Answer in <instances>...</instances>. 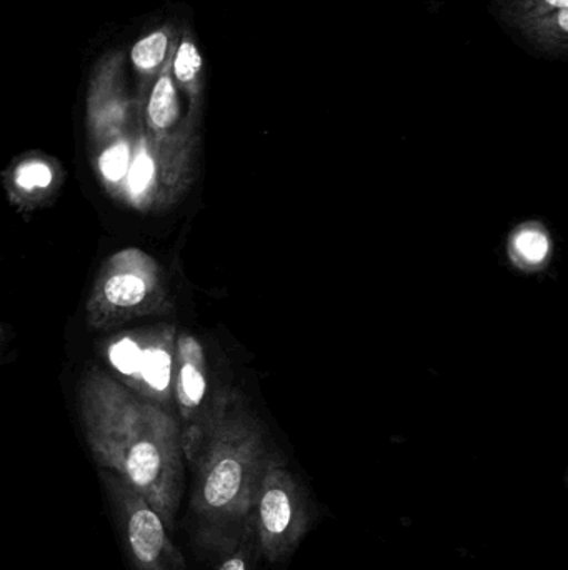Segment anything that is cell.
<instances>
[{
  "label": "cell",
  "instance_id": "52a82bcc",
  "mask_svg": "<svg viewBox=\"0 0 568 570\" xmlns=\"http://www.w3.org/2000/svg\"><path fill=\"white\" fill-rule=\"evenodd\" d=\"M179 119V99L169 73L163 72L153 86L147 104V120L153 132H167Z\"/></svg>",
  "mask_w": 568,
  "mask_h": 570
},
{
  "label": "cell",
  "instance_id": "ba28073f",
  "mask_svg": "<svg viewBox=\"0 0 568 570\" xmlns=\"http://www.w3.org/2000/svg\"><path fill=\"white\" fill-rule=\"evenodd\" d=\"M550 253V240L539 227L527 226L512 239V254L517 263L527 269L542 266Z\"/></svg>",
  "mask_w": 568,
  "mask_h": 570
},
{
  "label": "cell",
  "instance_id": "8992f818",
  "mask_svg": "<svg viewBox=\"0 0 568 570\" xmlns=\"http://www.w3.org/2000/svg\"><path fill=\"white\" fill-rule=\"evenodd\" d=\"M177 419L182 432L183 455L192 461L206 434L212 399L209 395L206 351L192 334H180L172 377Z\"/></svg>",
  "mask_w": 568,
  "mask_h": 570
},
{
  "label": "cell",
  "instance_id": "7c38bea8",
  "mask_svg": "<svg viewBox=\"0 0 568 570\" xmlns=\"http://www.w3.org/2000/svg\"><path fill=\"white\" fill-rule=\"evenodd\" d=\"M0 334H2V331H0Z\"/></svg>",
  "mask_w": 568,
  "mask_h": 570
},
{
  "label": "cell",
  "instance_id": "7a4b0ae2",
  "mask_svg": "<svg viewBox=\"0 0 568 570\" xmlns=\"http://www.w3.org/2000/svg\"><path fill=\"white\" fill-rule=\"evenodd\" d=\"M266 429L237 391L213 395L206 434L190 464L193 548L219 558L252 525L253 504L269 458Z\"/></svg>",
  "mask_w": 568,
  "mask_h": 570
},
{
  "label": "cell",
  "instance_id": "277c9868",
  "mask_svg": "<svg viewBox=\"0 0 568 570\" xmlns=\"http://www.w3.org/2000/svg\"><path fill=\"white\" fill-rule=\"evenodd\" d=\"M313 522V505L282 455L270 451L257 489L252 525L260 558L270 564L287 561Z\"/></svg>",
  "mask_w": 568,
  "mask_h": 570
},
{
  "label": "cell",
  "instance_id": "3957f363",
  "mask_svg": "<svg viewBox=\"0 0 568 570\" xmlns=\"http://www.w3.org/2000/svg\"><path fill=\"white\" fill-rule=\"evenodd\" d=\"M167 287L157 261L129 247L110 256L87 301L90 327L109 328L166 307Z\"/></svg>",
  "mask_w": 568,
  "mask_h": 570
},
{
  "label": "cell",
  "instance_id": "30bf717a",
  "mask_svg": "<svg viewBox=\"0 0 568 570\" xmlns=\"http://www.w3.org/2000/svg\"><path fill=\"white\" fill-rule=\"evenodd\" d=\"M167 50H169V37L163 30H157V32L140 39L132 47L130 59L137 69L142 72H152L157 67L162 66Z\"/></svg>",
  "mask_w": 568,
  "mask_h": 570
},
{
  "label": "cell",
  "instance_id": "5b68a950",
  "mask_svg": "<svg viewBox=\"0 0 568 570\" xmlns=\"http://www.w3.org/2000/svg\"><path fill=\"white\" fill-rule=\"evenodd\" d=\"M123 549L132 570H186V559L170 541L162 518L129 484L100 471Z\"/></svg>",
  "mask_w": 568,
  "mask_h": 570
},
{
  "label": "cell",
  "instance_id": "9c48e42d",
  "mask_svg": "<svg viewBox=\"0 0 568 570\" xmlns=\"http://www.w3.org/2000/svg\"><path fill=\"white\" fill-rule=\"evenodd\" d=\"M259 558L256 532H253V525H250L233 548L216 558L213 570H256Z\"/></svg>",
  "mask_w": 568,
  "mask_h": 570
},
{
  "label": "cell",
  "instance_id": "6da1fadb",
  "mask_svg": "<svg viewBox=\"0 0 568 570\" xmlns=\"http://www.w3.org/2000/svg\"><path fill=\"white\" fill-rule=\"evenodd\" d=\"M77 407L100 471L139 492L173 531L186 459L176 412L97 367L80 379Z\"/></svg>",
  "mask_w": 568,
  "mask_h": 570
},
{
  "label": "cell",
  "instance_id": "8fae6325",
  "mask_svg": "<svg viewBox=\"0 0 568 570\" xmlns=\"http://www.w3.org/2000/svg\"><path fill=\"white\" fill-rule=\"evenodd\" d=\"M173 76L180 83L196 82L202 70V57L192 40H182L173 57Z\"/></svg>",
  "mask_w": 568,
  "mask_h": 570
}]
</instances>
